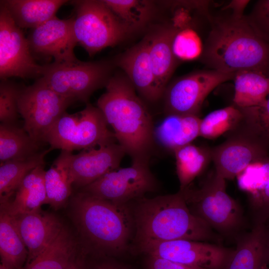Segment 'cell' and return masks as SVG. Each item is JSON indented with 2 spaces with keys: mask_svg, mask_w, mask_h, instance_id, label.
Returning a JSON list of instances; mask_svg holds the SVG:
<instances>
[{
  "mask_svg": "<svg viewBox=\"0 0 269 269\" xmlns=\"http://www.w3.org/2000/svg\"><path fill=\"white\" fill-rule=\"evenodd\" d=\"M210 29L200 56L207 67L225 73L269 70V44L255 32L245 15L230 11L207 16Z\"/></svg>",
  "mask_w": 269,
  "mask_h": 269,
  "instance_id": "6da1fadb",
  "label": "cell"
},
{
  "mask_svg": "<svg viewBox=\"0 0 269 269\" xmlns=\"http://www.w3.org/2000/svg\"><path fill=\"white\" fill-rule=\"evenodd\" d=\"M136 244L147 241H218L204 221L190 210L181 192L152 198L144 197L131 205Z\"/></svg>",
  "mask_w": 269,
  "mask_h": 269,
  "instance_id": "7a4b0ae2",
  "label": "cell"
},
{
  "mask_svg": "<svg viewBox=\"0 0 269 269\" xmlns=\"http://www.w3.org/2000/svg\"><path fill=\"white\" fill-rule=\"evenodd\" d=\"M105 87L97 107L113 128L118 143L133 161L148 162L155 140L148 110L127 77L112 76Z\"/></svg>",
  "mask_w": 269,
  "mask_h": 269,
  "instance_id": "3957f363",
  "label": "cell"
},
{
  "mask_svg": "<svg viewBox=\"0 0 269 269\" xmlns=\"http://www.w3.org/2000/svg\"><path fill=\"white\" fill-rule=\"evenodd\" d=\"M73 203L79 229L93 248L110 255L127 250L134 235L130 203L117 204L80 191Z\"/></svg>",
  "mask_w": 269,
  "mask_h": 269,
  "instance_id": "277c9868",
  "label": "cell"
},
{
  "mask_svg": "<svg viewBox=\"0 0 269 269\" xmlns=\"http://www.w3.org/2000/svg\"><path fill=\"white\" fill-rule=\"evenodd\" d=\"M191 212L213 231L234 235L244 222L242 209L226 191V179L215 171L198 188L179 190Z\"/></svg>",
  "mask_w": 269,
  "mask_h": 269,
  "instance_id": "5b68a950",
  "label": "cell"
},
{
  "mask_svg": "<svg viewBox=\"0 0 269 269\" xmlns=\"http://www.w3.org/2000/svg\"><path fill=\"white\" fill-rule=\"evenodd\" d=\"M98 107L89 103L82 111L65 112L47 134L44 142L53 149L72 152L99 147L117 140Z\"/></svg>",
  "mask_w": 269,
  "mask_h": 269,
  "instance_id": "8992f818",
  "label": "cell"
},
{
  "mask_svg": "<svg viewBox=\"0 0 269 269\" xmlns=\"http://www.w3.org/2000/svg\"><path fill=\"white\" fill-rule=\"evenodd\" d=\"M72 3L75 11L73 16L75 40L90 56L116 45L132 31L103 0H73Z\"/></svg>",
  "mask_w": 269,
  "mask_h": 269,
  "instance_id": "52a82bcc",
  "label": "cell"
},
{
  "mask_svg": "<svg viewBox=\"0 0 269 269\" xmlns=\"http://www.w3.org/2000/svg\"><path fill=\"white\" fill-rule=\"evenodd\" d=\"M112 64L108 61L52 62L44 65L41 81L73 103H88L91 95L106 86L112 77Z\"/></svg>",
  "mask_w": 269,
  "mask_h": 269,
  "instance_id": "ba28073f",
  "label": "cell"
},
{
  "mask_svg": "<svg viewBox=\"0 0 269 269\" xmlns=\"http://www.w3.org/2000/svg\"><path fill=\"white\" fill-rule=\"evenodd\" d=\"M72 103L38 78L32 85L20 88L17 107L24 120L23 128L42 144L48 132Z\"/></svg>",
  "mask_w": 269,
  "mask_h": 269,
  "instance_id": "9c48e42d",
  "label": "cell"
},
{
  "mask_svg": "<svg viewBox=\"0 0 269 269\" xmlns=\"http://www.w3.org/2000/svg\"><path fill=\"white\" fill-rule=\"evenodd\" d=\"M158 183L148 162L133 161L129 167L107 173L80 192L120 205L130 204L157 190Z\"/></svg>",
  "mask_w": 269,
  "mask_h": 269,
  "instance_id": "30bf717a",
  "label": "cell"
},
{
  "mask_svg": "<svg viewBox=\"0 0 269 269\" xmlns=\"http://www.w3.org/2000/svg\"><path fill=\"white\" fill-rule=\"evenodd\" d=\"M149 257L203 269H226L235 250L210 242L188 240L147 241L136 244Z\"/></svg>",
  "mask_w": 269,
  "mask_h": 269,
  "instance_id": "8fae6325",
  "label": "cell"
},
{
  "mask_svg": "<svg viewBox=\"0 0 269 269\" xmlns=\"http://www.w3.org/2000/svg\"><path fill=\"white\" fill-rule=\"evenodd\" d=\"M44 65L34 59L27 38L7 9L0 5V77H41Z\"/></svg>",
  "mask_w": 269,
  "mask_h": 269,
  "instance_id": "7c38bea8",
  "label": "cell"
},
{
  "mask_svg": "<svg viewBox=\"0 0 269 269\" xmlns=\"http://www.w3.org/2000/svg\"><path fill=\"white\" fill-rule=\"evenodd\" d=\"M235 73L199 70L179 78L164 92L166 115H196L209 93L220 84L233 80Z\"/></svg>",
  "mask_w": 269,
  "mask_h": 269,
  "instance_id": "4fadbf2b",
  "label": "cell"
},
{
  "mask_svg": "<svg viewBox=\"0 0 269 269\" xmlns=\"http://www.w3.org/2000/svg\"><path fill=\"white\" fill-rule=\"evenodd\" d=\"M227 139L211 148L216 173L225 179H232L250 165L269 155V146L250 136L230 132Z\"/></svg>",
  "mask_w": 269,
  "mask_h": 269,
  "instance_id": "5bb4252c",
  "label": "cell"
},
{
  "mask_svg": "<svg viewBox=\"0 0 269 269\" xmlns=\"http://www.w3.org/2000/svg\"><path fill=\"white\" fill-rule=\"evenodd\" d=\"M73 23L74 17L61 19L55 16L32 29L27 38L33 55L52 57L57 63L78 60L74 52L77 43Z\"/></svg>",
  "mask_w": 269,
  "mask_h": 269,
  "instance_id": "9a60e30c",
  "label": "cell"
},
{
  "mask_svg": "<svg viewBox=\"0 0 269 269\" xmlns=\"http://www.w3.org/2000/svg\"><path fill=\"white\" fill-rule=\"evenodd\" d=\"M125 154L124 148L116 142L84 149L76 154L72 153L69 171L73 186L80 189L119 169Z\"/></svg>",
  "mask_w": 269,
  "mask_h": 269,
  "instance_id": "2e32d148",
  "label": "cell"
},
{
  "mask_svg": "<svg viewBox=\"0 0 269 269\" xmlns=\"http://www.w3.org/2000/svg\"><path fill=\"white\" fill-rule=\"evenodd\" d=\"M12 217L28 253L25 266L50 246L64 228L57 217L41 209Z\"/></svg>",
  "mask_w": 269,
  "mask_h": 269,
  "instance_id": "e0dca14e",
  "label": "cell"
},
{
  "mask_svg": "<svg viewBox=\"0 0 269 269\" xmlns=\"http://www.w3.org/2000/svg\"><path fill=\"white\" fill-rule=\"evenodd\" d=\"M118 65L142 97L155 102L163 95L157 86L150 61L148 40L146 38L122 55Z\"/></svg>",
  "mask_w": 269,
  "mask_h": 269,
  "instance_id": "ac0fdd59",
  "label": "cell"
},
{
  "mask_svg": "<svg viewBox=\"0 0 269 269\" xmlns=\"http://www.w3.org/2000/svg\"><path fill=\"white\" fill-rule=\"evenodd\" d=\"M239 188L248 197L255 224L269 220V156L250 165L237 176Z\"/></svg>",
  "mask_w": 269,
  "mask_h": 269,
  "instance_id": "d6986e66",
  "label": "cell"
},
{
  "mask_svg": "<svg viewBox=\"0 0 269 269\" xmlns=\"http://www.w3.org/2000/svg\"><path fill=\"white\" fill-rule=\"evenodd\" d=\"M269 237L266 224H255L238 239L226 269H265L269 263Z\"/></svg>",
  "mask_w": 269,
  "mask_h": 269,
  "instance_id": "ffe728a7",
  "label": "cell"
},
{
  "mask_svg": "<svg viewBox=\"0 0 269 269\" xmlns=\"http://www.w3.org/2000/svg\"><path fill=\"white\" fill-rule=\"evenodd\" d=\"M181 29L174 23L148 38L152 71L158 88L163 94L177 63L172 50V43L175 36Z\"/></svg>",
  "mask_w": 269,
  "mask_h": 269,
  "instance_id": "44dd1931",
  "label": "cell"
},
{
  "mask_svg": "<svg viewBox=\"0 0 269 269\" xmlns=\"http://www.w3.org/2000/svg\"><path fill=\"white\" fill-rule=\"evenodd\" d=\"M45 163L30 171L24 178L12 199L7 204L0 206L12 217L33 212L47 203L44 183Z\"/></svg>",
  "mask_w": 269,
  "mask_h": 269,
  "instance_id": "7402d4cb",
  "label": "cell"
},
{
  "mask_svg": "<svg viewBox=\"0 0 269 269\" xmlns=\"http://www.w3.org/2000/svg\"><path fill=\"white\" fill-rule=\"evenodd\" d=\"M201 120L196 115H166L163 121L154 128V140L174 152L191 143L199 136Z\"/></svg>",
  "mask_w": 269,
  "mask_h": 269,
  "instance_id": "603a6c76",
  "label": "cell"
},
{
  "mask_svg": "<svg viewBox=\"0 0 269 269\" xmlns=\"http://www.w3.org/2000/svg\"><path fill=\"white\" fill-rule=\"evenodd\" d=\"M68 0H4L0 3L8 10L20 28H35L56 16L58 10Z\"/></svg>",
  "mask_w": 269,
  "mask_h": 269,
  "instance_id": "cb8c5ba5",
  "label": "cell"
},
{
  "mask_svg": "<svg viewBox=\"0 0 269 269\" xmlns=\"http://www.w3.org/2000/svg\"><path fill=\"white\" fill-rule=\"evenodd\" d=\"M234 105L239 108L263 104L269 96V79L264 73L254 70H242L235 73Z\"/></svg>",
  "mask_w": 269,
  "mask_h": 269,
  "instance_id": "d4e9b609",
  "label": "cell"
},
{
  "mask_svg": "<svg viewBox=\"0 0 269 269\" xmlns=\"http://www.w3.org/2000/svg\"><path fill=\"white\" fill-rule=\"evenodd\" d=\"M41 144L29 135L24 128L16 124L0 125V161L24 160L41 151Z\"/></svg>",
  "mask_w": 269,
  "mask_h": 269,
  "instance_id": "484cf974",
  "label": "cell"
},
{
  "mask_svg": "<svg viewBox=\"0 0 269 269\" xmlns=\"http://www.w3.org/2000/svg\"><path fill=\"white\" fill-rule=\"evenodd\" d=\"M0 254L1 264L7 269H23L28 255L12 217L3 209L0 213Z\"/></svg>",
  "mask_w": 269,
  "mask_h": 269,
  "instance_id": "4316f807",
  "label": "cell"
},
{
  "mask_svg": "<svg viewBox=\"0 0 269 269\" xmlns=\"http://www.w3.org/2000/svg\"><path fill=\"white\" fill-rule=\"evenodd\" d=\"M72 152L61 150L50 168L45 171L44 183L47 203L58 208L68 200L72 193V181L69 171Z\"/></svg>",
  "mask_w": 269,
  "mask_h": 269,
  "instance_id": "83f0119b",
  "label": "cell"
},
{
  "mask_svg": "<svg viewBox=\"0 0 269 269\" xmlns=\"http://www.w3.org/2000/svg\"><path fill=\"white\" fill-rule=\"evenodd\" d=\"M52 149L50 147L43 150L26 159L9 160L0 163V206L5 205L11 200L25 176L37 166L44 163L45 155Z\"/></svg>",
  "mask_w": 269,
  "mask_h": 269,
  "instance_id": "f1b7e54d",
  "label": "cell"
},
{
  "mask_svg": "<svg viewBox=\"0 0 269 269\" xmlns=\"http://www.w3.org/2000/svg\"><path fill=\"white\" fill-rule=\"evenodd\" d=\"M176 173L180 189L189 186L206 168L211 160V148L189 143L176 149Z\"/></svg>",
  "mask_w": 269,
  "mask_h": 269,
  "instance_id": "f546056e",
  "label": "cell"
},
{
  "mask_svg": "<svg viewBox=\"0 0 269 269\" xmlns=\"http://www.w3.org/2000/svg\"><path fill=\"white\" fill-rule=\"evenodd\" d=\"M73 240L64 228L54 241L23 269H68L74 264Z\"/></svg>",
  "mask_w": 269,
  "mask_h": 269,
  "instance_id": "4dcf8cb0",
  "label": "cell"
},
{
  "mask_svg": "<svg viewBox=\"0 0 269 269\" xmlns=\"http://www.w3.org/2000/svg\"><path fill=\"white\" fill-rule=\"evenodd\" d=\"M240 109L242 119L230 132L247 135L269 146V96L261 105Z\"/></svg>",
  "mask_w": 269,
  "mask_h": 269,
  "instance_id": "1f68e13d",
  "label": "cell"
},
{
  "mask_svg": "<svg viewBox=\"0 0 269 269\" xmlns=\"http://www.w3.org/2000/svg\"><path fill=\"white\" fill-rule=\"evenodd\" d=\"M242 117L240 108L235 105L215 110L201 120L199 136L215 139L233 130Z\"/></svg>",
  "mask_w": 269,
  "mask_h": 269,
  "instance_id": "d6a6232c",
  "label": "cell"
},
{
  "mask_svg": "<svg viewBox=\"0 0 269 269\" xmlns=\"http://www.w3.org/2000/svg\"><path fill=\"white\" fill-rule=\"evenodd\" d=\"M113 12L132 30L145 23L150 17V2L137 0H103Z\"/></svg>",
  "mask_w": 269,
  "mask_h": 269,
  "instance_id": "836d02e7",
  "label": "cell"
},
{
  "mask_svg": "<svg viewBox=\"0 0 269 269\" xmlns=\"http://www.w3.org/2000/svg\"><path fill=\"white\" fill-rule=\"evenodd\" d=\"M172 50L177 59L192 60L200 56L203 46L196 32L186 27L180 29L175 36Z\"/></svg>",
  "mask_w": 269,
  "mask_h": 269,
  "instance_id": "e575fe53",
  "label": "cell"
},
{
  "mask_svg": "<svg viewBox=\"0 0 269 269\" xmlns=\"http://www.w3.org/2000/svg\"><path fill=\"white\" fill-rule=\"evenodd\" d=\"M20 87L7 80L0 83V121L2 124H16L19 115L17 100Z\"/></svg>",
  "mask_w": 269,
  "mask_h": 269,
  "instance_id": "d590c367",
  "label": "cell"
},
{
  "mask_svg": "<svg viewBox=\"0 0 269 269\" xmlns=\"http://www.w3.org/2000/svg\"><path fill=\"white\" fill-rule=\"evenodd\" d=\"M245 16L257 35L269 44V0L258 1Z\"/></svg>",
  "mask_w": 269,
  "mask_h": 269,
  "instance_id": "8d00e7d4",
  "label": "cell"
},
{
  "mask_svg": "<svg viewBox=\"0 0 269 269\" xmlns=\"http://www.w3.org/2000/svg\"><path fill=\"white\" fill-rule=\"evenodd\" d=\"M149 259V269H203L158 257Z\"/></svg>",
  "mask_w": 269,
  "mask_h": 269,
  "instance_id": "74e56055",
  "label": "cell"
},
{
  "mask_svg": "<svg viewBox=\"0 0 269 269\" xmlns=\"http://www.w3.org/2000/svg\"><path fill=\"white\" fill-rule=\"evenodd\" d=\"M250 0H233L222 8V10H229L233 14L238 16H243L244 11Z\"/></svg>",
  "mask_w": 269,
  "mask_h": 269,
  "instance_id": "f35d334b",
  "label": "cell"
},
{
  "mask_svg": "<svg viewBox=\"0 0 269 269\" xmlns=\"http://www.w3.org/2000/svg\"><path fill=\"white\" fill-rule=\"evenodd\" d=\"M93 269H122V268L114 263L106 262L96 265Z\"/></svg>",
  "mask_w": 269,
  "mask_h": 269,
  "instance_id": "ab89813d",
  "label": "cell"
},
{
  "mask_svg": "<svg viewBox=\"0 0 269 269\" xmlns=\"http://www.w3.org/2000/svg\"><path fill=\"white\" fill-rule=\"evenodd\" d=\"M68 269H80L75 264H73Z\"/></svg>",
  "mask_w": 269,
  "mask_h": 269,
  "instance_id": "60d3db41",
  "label": "cell"
},
{
  "mask_svg": "<svg viewBox=\"0 0 269 269\" xmlns=\"http://www.w3.org/2000/svg\"><path fill=\"white\" fill-rule=\"evenodd\" d=\"M0 269H7L5 267H4L3 265L0 264Z\"/></svg>",
  "mask_w": 269,
  "mask_h": 269,
  "instance_id": "b9f144b4",
  "label": "cell"
},
{
  "mask_svg": "<svg viewBox=\"0 0 269 269\" xmlns=\"http://www.w3.org/2000/svg\"><path fill=\"white\" fill-rule=\"evenodd\" d=\"M267 77H268V78L269 79V72H268V73Z\"/></svg>",
  "mask_w": 269,
  "mask_h": 269,
  "instance_id": "7bdbcfd3",
  "label": "cell"
},
{
  "mask_svg": "<svg viewBox=\"0 0 269 269\" xmlns=\"http://www.w3.org/2000/svg\"><path fill=\"white\" fill-rule=\"evenodd\" d=\"M265 269H269V268L268 267H267Z\"/></svg>",
  "mask_w": 269,
  "mask_h": 269,
  "instance_id": "ee69618b",
  "label": "cell"
},
{
  "mask_svg": "<svg viewBox=\"0 0 269 269\" xmlns=\"http://www.w3.org/2000/svg\"></svg>",
  "mask_w": 269,
  "mask_h": 269,
  "instance_id": "f6af8a7d",
  "label": "cell"
}]
</instances>
